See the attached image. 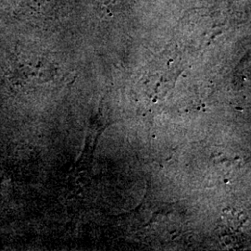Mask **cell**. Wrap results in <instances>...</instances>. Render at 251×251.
Listing matches in <instances>:
<instances>
[{"label":"cell","instance_id":"obj_1","mask_svg":"<svg viewBox=\"0 0 251 251\" xmlns=\"http://www.w3.org/2000/svg\"><path fill=\"white\" fill-rule=\"evenodd\" d=\"M54 0H17V12L23 18L37 19L45 16L53 6Z\"/></svg>","mask_w":251,"mask_h":251}]
</instances>
